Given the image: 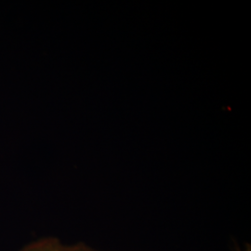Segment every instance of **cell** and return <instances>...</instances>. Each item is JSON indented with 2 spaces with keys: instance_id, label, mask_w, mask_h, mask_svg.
Masks as SVG:
<instances>
[{
  "instance_id": "cell-1",
  "label": "cell",
  "mask_w": 251,
  "mask_h": 251,
  "mask_svg": "<svg viewBox=\"0 0 251 251\" xmlns=\"http://www.w3.org/2000/svg\"><path fill=\"white\" fill-rule=\"evenodd\" d=\"M19 251H100L90 246L78 244H65L58 238L46 237L35 242L30 243Z\"/></svg>"
},
{
  "instance_id": "cell-2",
  "label": "cell",
  "mask_w": 251,
  "mask_h": 251,
  "mask_svg": "<svg viewBox=\"0 0 251 251\" xmlns=\"http://www.w3.org/2000/svg\"><path fill=\"white\" fill-rule=\"evenodd\" d=\"M242 251H251V246H250V245H249V246H246V249L243 250Z\"/></svg>"
}]
</instances>
